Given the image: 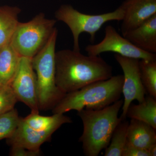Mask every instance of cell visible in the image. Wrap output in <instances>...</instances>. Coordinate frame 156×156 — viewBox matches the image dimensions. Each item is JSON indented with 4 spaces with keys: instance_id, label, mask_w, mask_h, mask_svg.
I'll return each instance as SVG.
<instances>
[{
    "instance_id": "obj_11",
    "label": "cell",
    "mask_w": 156,
    "mask_h": 156,
    "mask_svg": "<svg viewBox=\"0 0 156 156\" xmlns=\"http://www.w3.org/2000/svg\"><path fill=\"white\" fill-rule=\"evenodd\" d=\"M121 6L124 11L121 25L122 36L156 14V0H126Z\"/></svg>"
},
{
    "instance_id": "obj_22",
    "label": "cell",
    "mask_w": 156,
    "mask_h": 156,
    "mask_svg": "<svg viewBox=\"0 0 156 156\" xmlns=\"http://www.w3.org/2000/svg\"><path fill=\"white\" fill-rule=\"evenodd\" d=\"M41 154V150H31L19 147H11L10 152L11 156H38Z\"/></svg>"
},
{
    "instance_id": "obj_4",
    "label": "cell",
    "mask_w": 156,
    "mask_h": 156,
    "mask_svg": "<svg viewBox=\"0 0 156 156\" xmlns=\"http://www.w3.org/2000/svg\"><path fill=\"white\" fill-rule=\"evenodd\" d=\"M72 122L64 114H53L50 116L31 113L25 118L20 117L16 130L6 139L8 145L39 150L41 146L51 139L53 133L63 124Z\"/></svg>"
},
{
    "instance_id": "obj_8",
    "label": "cell",
    "mask_w": 156,
    "mask_h": 156,
    "mask_svg": "<svg viewBox=\"0 0 156 156\" xmlns=\"http://www.w3.org/2000/svg\"><path fill=\"white\" fill-rule=\"evenodd\" d=\"M105 37L101 41L95 44H89L85 50L90 56H99L101 53L112 52L129 58L153 61L156 60V53L141 50L122 36L112 26H107Z\"/></svg>"
},
{
    "instance_id": "obj_23",
    "label": "cell",
    "mask_w": 156,
    "mask_h": 156,
    "mask_svg": "<svg viewBox=\"0 0 156 156\" xmlns=\"http://www.w3.org/2000/svg\"><path fill=\"white\" fill-rule=\"evenodd\" d=\"M147 150L150 156H156V144L151 146Z\"/></svg>"
},
{
    "instance_id": "obj_12",
    "label": "cell",
    "mask_w": 156,
    "mask_h": 156,
    "mask_svg": "<svg viewBox=\"0 0 156 156\" xmlns=\"http://www.w3.org/2000/svg\"><path fill=\"white\" fill-rule=\"evenodd\" d=\"M123 36L141 50L156 53V14Z\"/></svg>"
},
{
    "instance_id": "obj_2",
    "label": "cell",
    "mask_w": 156,
    "mask_h": 156,
    "mask_svg": "<svg viewBox=\"0 0 156 156\" xmlns=\"http://www.w3.org/2000/svg\"><path fill=\"white\" fill-rule=\"evenodd\" d=\"M123 104V99H119L101 109L84 108L78 112L83 125L79 141L85 155L98 156L108 146L115 128L122 121L118 115Z\"/></svg>"
},
{
    "instance_id": "obj_6",
    "label": "cell",
    "mask_w": 156,
    "mask_h": 156,
    "mask_svg": "<svg viewBox=\"0 0 156 156\" xmlns=\"http://www.w3.org/2000/svg\"><path fill=\"white\" fill-rule=\"evenodd\" d=\"M124 15V10L121 5L112 12L89 14L81 13L70 5H64L56 11L55 17L69 27L73 37V50L80 51L79 39L81 34H89L90 41L94 43L96 33L105 23L112 20L122 21Z\"/></svg>"
},
{
    "instance_id": "obj_17",
    "label": "cell",
    "mask_w": 156,
    "mask_h": 156,
    "mask_svg": "<svg viewBox=\"0 0 156 156\" xmlns=\"http://www.w3.org/2000/svg\"><path fill=\"white\" fill-rule=\"evenodd\" d=\"M129 122L122 120L115 128L110 142L105 149V156H122V152L127 141V130Z\"/></svg>"
},
{
    "instance_id": "obj_7",
    "label": "cell",
    "mask_w": 156,
    "mask_h": 156,
    "mask_svg": "<svg viewBox=\"0 0 156 156\" xmlns=\"http://www.w3.org/2000/svg\"><path fill=\"white\" fill-rule=\"evenodd\" d=\"M56 22L40 13L28 22H19L10 41L11 46L20 56L32 58L48 42Z\"/></svg>"
},
{
    "instance_id": "obj_3",
    "label": "cell",
    "mask_w": 156,
    "mask_h": 156,
    "mask_svg": "<svg viewBox=\"0 0 156 156\" xmlns=\"http://www.w3.org/2000/svg\"><path fill=\"white\" fill-rule=\"evenodd\" d=\"M123 75L89 84L66 94L52 109L53 114H64L84 108L101 109L119 100L122 92Z\"/></svg>"
},
{
    "instance_id": "obj_15",
    "label": "cell",
    "mask_w": 156,
    "mask_h": 156,
    "mask_svg": "<svg viewBox=\"0 0 156 156\" xmlns=\"http://www.w3.org/2000/svg\"><path fill=\"white\" fill-rule=\"evenodd\" d=\"M21 10L17 7H0V48L9 43L19 21Z\"/></svg>"
},
{
    "instance_id": "obj_20",
    "label": "cell",
    "mask_w": 156,
    "mask_h": 156,
    "mask_svg": "<svg viewBox=\"0 0 156 156\" xmlns=\"http://www.w3.org/2000/svg\"><path fill=\"white\" fill-rule=\"evenodd\" d=\"M17 101L10 84L0 86V115L14 109Z\"/></svg>"
},
{
    "instance_id": "obj_21",
    "label": "cell",
    "mask_w": 156,
    "mask_h": 156,
    "mask_svg": "<svg viewBox=\"0 0 156 156\" xmlns=\"http://www.w3.org/2000/svg\"><path fill=\"white\" fill-rule=\"evenodd\" d=\"M122 156H150V155L147 150L135 146L127 140Z\"/></svg>"
},
{
    "instance_id": "obj_13",
    "label": "cell",
    "mask_w": 156,
    "mask_h": 156,
    "mask_svg": "<svg viewBox=\"0 0 156 156\" xmlns=\"http://www.w3.org/2000/svg\"><path fill=\"white\" fill-rule=\"evenodd\" d=\"M156 130L146 123L131 119L127 130V140L135 146L147 150L156 144Z\"/></svg>"
},
{
    "instance_id": "obj_5",
    "label": "cell",
    "mask_w": 156,
    "mask_h": 156,
    "mask_svg": "<svg viewBox=\"0 0 156 156\" xmlns=\"http://www.w3.org/2000/svg\"><path fill=\"white\" fill-rule=\"evenodd\" d=\"M57 29L54 28L44 48L32 58L36 71L40 110L52 109L66 94L57 87L55 81V47Z\"/></svg>"
},
{
    "instance_id": "obj_19",
    "label": "cell",
    "mask_w": 156,
    "mask_h": 156,
    "mask_svg": "<svg viewBox=\"0 0 156 156\" xmlns=\"http://www.w3.org/2000/svg\"><path fill=\"white\" fill-rule=\"evenodd\" d=\"M20 118L15 108L0 115V140L7 139L13 134L18 126Z\"/></svg>"
},
{
    "instance_id": "obj_14",
    "label": "cell",
    "mask_w": 156,
    "mask_h": 156,
    "mask_svg": "<svg viewBox=\"0 0 156 156\" xmlns=\"http://www.w3.org/2000/svg\"><path fill=\"white\" fill-rule=\"evenodd\" d=\"M20 57L10 42L0 48V86L11 83Z\"/></svg>"
},
{
    "instance_id": "obj_10",
    "label": "cell",
    "mask_w": 156,
    "mask_h": 156,
    "mask_svg": "<svg viewBox=\"0 0 156 156\" xmlns=\"http://www.w3.org/2000/svg\"><path fill=\"white\" fill-rule=\"evenodd\" d=\"M115 58L122 69L124 82L122 92L124 100L122 107L121 119L126 120V113L129 105L134 100L142 102L145 99L146 91L141 82L137 58H129L115 54Z\"/></svg>"
},
{
    "instance_id": "obj_18",
    "label": "cell",
    "mask_w": 156,
    "mask_h": 156,
    "mask_svg": "<svg viewBox=\"0 0 156 156\" xmlns=\"http://www.w3.org/2000/svg\"><path fill=\"white\" fill-rule=\"evenodd\" d=\"M139 67L140 79L146 92L156 99V60L140 59Z\"/></svg>"
},
{
    "instance_id": "obj_16",
    "label": "cell",
    "mask_w": 156,
    "mask_h": 156,
    "mask_svg": "<svg viewBox=\"0 0 156 156\" xmlns=\"http://www.w3.org/2000/svg\"><path fill=\"white\" fill-rule=\"evenodd\" d=\"M126 118L142 121L156 130V99L148 95L141 103H131L128 108Z\"/></svg>"
},
{
    "instance_id": "obj_9",
    "label": "cell",
    "mask_w": 156,
    "mask_h": 156,
    "mask_svg": "<svg viewBox=\"0 0 156 156\" xmlns=\"http://www.w3.org/2000/svg\"><path fill=\"white\" fill-rule=\"evenodd\" d=\"M10 85L18 101L28 106L31 112L39 113L36 74L31 58L20 56L17 71Z\"/></svg>"
},
{
    "instance_id": "obj_1",
    "label": "cell",
    "mask_w": 156,
    "mask_h": 156,
    "mask_svg": "<svg viewBox=\"0 0 156 156\" xmlns=\"http://www.w3.org/2000/svg\"><path fill=\"white\" fill-rule=\"evenodd\" d=\"M55 68L56 86L65 94L113 76L112 67L100 56H85L74 50L56 52Z\"/></svg>"
}]
</instances>
